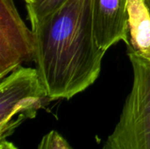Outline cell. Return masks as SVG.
Wrapping results in <instances>:
<instances>
[{
  "instance_id": "obj_10",
  "label": "cell",
  "mask_w": 150,
  "mask_h": 149,
  "mask_svg": "<svg viewBox=\"0 0 150 149\" xmlns=\"http://www.w3.org/2000/svg\"><path fill=\"white\" fill-rule=\"evenodd\" d=\"M145 2H146V4H148V6H149V8L150 10V0H145Z\"/></svg>"
},
{
  "instance_id": "obj_7",
  "label": "cell",
  "mask_w": 150,
  "mask_h": 149,
  "mask_svg": "<svg viewBox=\"0 0 150 149\" xmlns=\"http://www.w3.org/2000/svg\"><path fill=\"white\" fill-rule=\"evenodd\" d=\"M65 1L66 0H33L32 2L25 3L31 26L38 24Z\"/></svg>"
},
{
  "instance_id": "obj_2",
  "label": "cell",
  "mask_w": 150,
  "mask_h": 149,
  "mask_svg": "<svg viewBox=\"0 0 150 149\" xmlns=\"http://www.w3.org/2000/svg\"><path fill=\"white\" fill-rule=\"evenodd\" d=\"M127 54L133 68L132 88L102 149H150V59Z\"/></svg>"
},
{
  "instance_id": "obj_6",
  "label": "cell",
  "mask_w": 150,
  "mask_h": 149,
  "mask_svg": "<svg viewBox=\"0 0 150 149\" xmlns=\"http://www.w3.org/2000/svg\"><path fill=\"white\" fill-rule=\"evenodd\" d=\"M127 52L150 59V10L145 0H128Z\"/></svg>"
},
{
  "instance_id": "obj_1",
  "label": "cell",
  "mask_w": 150,
  "mask_h": 149,
  "mask_svg": "<svg viewBox=\"0 0 150 149\" xmlns=\"http://www.w3.org/2000/svg\"><path fill=\"white\" fill-rule=\"evenodd\" d=\"M32 29L36 68L54 100H69L98 78L105 53L95 41L93 0H66Z\"/></svg>"
},
{
  "instance_id": "obj_5",
  "label": "cell",
  "mask_w": 150,
  "mask_h": 149,
  "mask_svg": "<svg viewBox=\"0 0 150 149\" xmlns=\"http://www.w3.org/2000/svg\"><path fill=\"white\" fill-rule=\"evenodd\" d=\"M128 0H93V30L97 46L106 51L128 41Z\"/></svg>"
},
{
  "instance_id": "obj_3",
  "label": "cell",
  "mask_w": 150,
  "mask_h": 149,
  "mask_svg": "<svg viewBox=\"0 0 150 149\" xmlns=\"http://www.w3.org/2000/svg\"><path fill=\"white\" fill-rule=\"evenodd\" d=\"M52 101L37 68L20 66L0 82V140L11 135L25 120Z\"/></svg>"
},
{
  "instance_id": "obj_8",
  "label": "cell",
  "mask_w": 150,
  "mask_h": 149,
  "mask_svg": "<svg viewBox=\"0 0 150 149\" xmlns=\"http://www.w3.org/2000/svg\"><path fill=\"white\" fill-rule=\"evenodd\" d=\"M37 149H73L58 132L52 130L42 137Z\"/></svg>"
},
{
  "instance_id": "obj_11",
  "label": "cell",
  "mask_w": 150,
  "mask_h": 149,
  "mask_svg": "<svg viewBox=\"0 0 150 149\" xmlns=\"http://www.w3.org/2000/svg\"><path fill=\"white\" fill-rule=\"evenodd\" d=\"M25 3H29V2H32L33 0H25Z\"/></svg>"
},
{
  "instance_id": "obj_9",
  "label": "cell",
  "mask_w": 150,
  "mask_h": 149,
  "mask_svg": "<svg viewBox=\"0 0 150 149\" xmlns=\"http://www.w3.org/2000/svg\"><path fill=\"white\" fill-rule=\"evenodd\" d=\"M0 149H18L11 142L8 141L6 139L0 140Z\"/></svg>"
},
{
  "instance_id": "obj_4",
  "label": "cell",
  "mask_w": 150,
  "mask_h": 149,
  "mask_svg": "<svg viewBox=\"0 0 150 149\" xmlns=\"http://www.w3.org/2000/svg\"><path fill=\"white\" fill-rule=\"evenodd\" d=\"M35 58L33 29L22 20L14 0H0V79Z\"/></svg>"
}]
</instances>
